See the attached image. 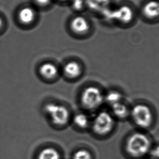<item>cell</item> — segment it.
<instances>
[{"label":"cell","instance_id":"5","mask_svg":"<svg viewBox=\"0 0 159 159\" xmlns=\"http://www.w3.org/2000/svg\"><path fill=\"white\" fill-rule=\"evenodd\" d=\"M114 120L111 115L106 112H102L96 116L93 121V129L98 135H104L112 130Z\"/></svg>","mask_w":159,"mask_h":159},{"label":"cell","instance_id":"14","mask_svg":"<svg viewBox=\"0 0 159 159\" xmlns=\"http://www.w3.org/2000/svg\"><path fill=\"white\" fill-rule=\"evenodd\" d=\"M112 109L114 115L120 118L126 117L128 113V110L126 106L120 102L112 105Z\"/></svg>","mask_w":159,"mask_h":159},{"label":"cell","instance_id":"2","mask_svg":"<svg viewBox=\"0 0 159 159\" xmlns=\"http://www.w3.org/2000/svg\"><path fill=\"white\" fill-rule=\"evenodd\" d=\"M44 110L55 125H63L68 122L70 114L65 106L55 103H49L45 106Z\"/></svg>","mask_w":159,"mask_h":159},{"label":"cell","instance_id":"12","mask_svg":"<svg viewBox=\"0 0 159 159\" xmlns=\"http://www.w3.org/2000/svg\"><path fill=\"white\" fill-rule=\"evenodd\" d=\"M86 3L92 10L102 11L107 8L110 0H86Z\"/></svg>","mask_w":159,"mask_h":159},{"label":"cell","instance_id":"4","mask_svg":"<svg viewBox=\"0 0 159 159\" xmlns=\"http://www.w3.org/2000/svg\"><path fill=\"white\" fill-rule=\"evenodd\" d=\"M131 115L135 123L142 128H148L152 123V113L146 105H136L133 107Z\"/></svg>","mask_w":159,"mask_h":159},{"label":"cell","instance_id":"20","mask_svg":"<svg viewBox=\"0 0 159 159\" xmlns=\"http://www.w3.org/2000/svg\"><path fill=\"white\" fill-rule=\"evenodd\" d=\"M36 2L40 5H46L49 3L50 0H35Z\"/></svg>","mask_w":159,"mask_h":159},{"label":"cell","instance_id":"16","mask_svg":"<svg viewBox=\"0 0 159 159\" xmlns=\"http://www.w3.org/2000/svg\"><path fill=\"white\" fill-rule=\"evenodd\" d=\"M122 98V95L120 93L116 91H112L106 95V100L108 104L113 105V104L120 102Z\"/></svg>","mask_w":159,"mask_h":159},{"label":"cell","instance_id":"6","mask_svg":"<svg viewBox=\"0 0 159 159\" xmlns=\"http://www.w3.org/2000/svg\"><path fill=\"white\" fill-rule=\"evenodd\" d=\"M134 16L133 10L128 6H122L112 10V20H118L123 23H128Z\"/></svg>","mask_w":159,"mask_h":159},{"label":"cell","instance_id":"10","mask_svg":"<svg viewBox=\"0 0 159 159\" xmlns=\"http://www.w3.org/2000/svg\"><path fill=\"white\" fill-rule=\"evenodd\" d=\"M64 73L69 77L75 78L81 74V68L79 64L75 62H69L64 68Z\"/></svg>","mask_w":159,"mask_h":159},{"label":"cell","instance_id":"21","mask_svg":"<svg viewBox=\"0 0 159 159\" xmlns=\"http://www.w3.org/2000/svg\"><path fill=\"white\" fill-rule=\"evenodd\" d=\"M2 19H1V18H0V29H1V26H2Z\"/></svg>","mask_w":159,"mask_h":159},{"label":"cell","instance_id":"18","mask_svg":"<svg viewBox=\"0 0 159 159\" xmlns=\"http://www.w3.org/2000/svg\"><path fill=\"white\" fill-rule=\"evenodd\" d=\"M84 4V0H73V6L74 9L80 10L81 9Z\"/></svg>","mask_w":159,"mask_h":159},{"label":"cell","instance_id":"7","mask_svg":"<svg viewBox=\"0 0 159 159\" xmlns=\"http://www.w3.org/2000/svg\"><path fill=\"white\" fill-rule=\"evenodd\" d=\"M143 13L147 18H157L159 16V2L152 0L147 3L143 8Z\"/></svg>","mask_w":159,"mask_h":159},{"label":"cell","instance_id":"17","mask_svg":"<svg viewBox=\"0 0 159 159\" xmlns=\"http://www.w3.org/2000/svg\"><path fill=\"white\" fill-rule=\"evenodd\" d=\"M73 159H92V155L89 151L85 149H80L74 154Z\"/></svg>","mask_w":159,"mask_h":159},{"label":"cell","instance_id":"3","mask_svg":"<svg viewBox=\"0 0 159 159\" xmlns=\"http://www.w3.org/2000/svg\"><path fill=\"white\" fill-rule=\"evenodd\" d=\"M83 106L89 110H94L102 105L104 97L99 89L95 87H87L83 91L81 97Z\"/></svg>","mask_w":159,"mask_h":159},{"label":"cell","instance_id":"8","mask_svg":"<svg viewBox=\"0 0 159 159\" xmlns=\"http://www.w3.org/2000/svg\"><path fill=\"white\" fill-rule=\"evenodd\" d=\"M73 31L77 33H83L89 30V24L87 21L81 16L74 18L71 23Z\"/></svg>","mask_w":159,"mask_h":159},{"label":"cell","instance_id":"9","mask_svg":"<svg viewBox=\"0 0 159 159\" xmlns=\"http://www.w3.org/2000/svg\"><path fill=\"white\" fill-rule=\"evenodd\" d=\"M40 73L45 78L51 79L57 75L58 69L53 64L46 63L40 66Z\"/></svg>","mask_w":159,"mask_h":159},{"label":"cell","instance_id":"11","mask_svg":"<svg viewBox=\"0 0 159 159\" xmlns=\"http://www.w3.org/2000/svg\"><path fill=\"white\" fill-rule=\"evenodd\" d=\"M35 17V13L33 9L25 7L22 8L19 13V18L21 22L25 24H29L32 22Z\"/></svg>","mask_w":159,"mask_h":159},{"label":"cell","instance_id":"1","mask_svg":"<svg viewBox=\"0 0 159 159\" xmlns=\"http://www.w3.org/2000/svg\"><path fill=\"white\" fill-rule=\"evenodd\" d=\"M150 142L148 137L142 133L134 134L126 142V149L129 154L134 157L145 155L149 150Z\"/></svg>","mask_w":159,"mask_h":159},{"label":"cell","instance_id":"19","mask_svg":"<svg viewBox=\"0 0 159 159\" xmlns=\"http://www.w3.org/2000/svg\"><path fill=\"white\" fill-rule=\"evenodd\" d=\"M151 155L155 158L159 159V146H157L152 150Z\"/></svg>","mask_w":159,"mask_h":159},{"label":"cell","instance_id":"15","mask_svg":"<svg viewBox=\"0 0 159 159\" xmlns=\"http://www.w3.org/2000/svg\"><path fill=\"white\" fill-rule=\"evenodd\" d=\"M74 122L76 125L80 128H86L89 125V119L84 113H79L74 118Z\"/></svg>","mask_w":159,"mask_h":159},{"label":"cell","instance_id":"13","mask_svg":"<svg viewBox=\"0 0 159 159\" xmlns=\"http://www.w3.org/2000/svg\"><path fill=\"white\" fill-rule=\"evenodd\" d=\"M60 154L57 150L53 148H46L40 151L38 159H60Z\"/></svg>","mask_w":159,"mask_h":159}]
</instances>
